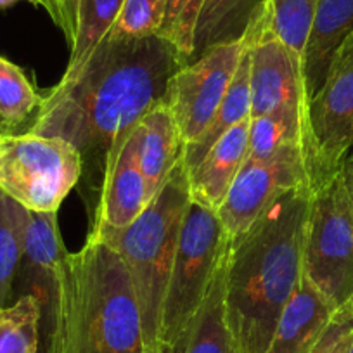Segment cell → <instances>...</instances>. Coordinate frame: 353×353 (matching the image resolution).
Here are the masks:
<instances>
[{
  "label": "cell",
  "instance_id": "1",
  "mask_svg": "<svg viewBox=\"0 0 353 353\" xmlns=\"http://www.w3.org/2000/svg\"><path fill=\"white\" fill-rule=\"evenodd\" d=\"M185 59L161 35L106 39L74 80L43 97L28 132L70 142L81 158L80 191L96 219L104 181L139 121L166 99L170 80Z\"/></svg>",
  "mask_w": 353,
  "mask_h": 353
},
{
  "label": "cell",
  "instance_id": "2",
  "mask_svg": "<svg viewBox=\"0 0 353 353\" xmlns=\"http://www.w3.org/2000/svg\"><path fill=\"white\" fill-rule=\"evenodd\" d=\"M310 185L291 189L232 239L225 321L237 353H265L281 314L303 279Z\"/></svg>",
  "mask_w": 353,
  "mask_h": 353
},
{
  "label": "cell",
  "instance_id": "3",
  "mask_svg": "<svg viewBox=\"0 0 353 353\" xmlns=\"http://www.w3.org/2000/svg\"><path fill=\"white\" fill-rule=\"evenodd\" d=\"M49 353H145L141 310L118 251L88 241L57 276Z\"/></svg>",
  "mask_w": 353,
  "mask_h": 353
},
{
  "label": "cell",
  "instance_id": "4",
  "mask_svg": "<svg viewBox=\"0 0 353 353\" xmlns=\"http://www.w3.org/2000/svg\"><path fill=\"white\" fill-rule=\"evenodd\" d=\"M189 203V172L182 156L144 212L120 234L101 241L118 251L128 270L141 310L145 353L161 350L163 303Z\"/></svg>",
  "mask_w": 353,
  "mask_h": 353
},
{
  "label": "cell",
  "instance_id": "5",
  "mask_svg": "<svg viewBox=\"0 0 353 353\" xmlns=\"http://www.w3.org/2000/svg\"><path fill=\"white\" fill-rule=\"evenodd\" d=\"M230 243L216 212L196 201L189 203L163 303L161 348L184 352L192 322Z\"/></svg>",
  "mask_w": 353,
  "mask_h": 353
},
{
  "label": "cell",
  "instance_id": "6",
  "mask_svg": "<svg viewBox=\"0 0 353 353\" xmlns=\"http://www.w3.org/2000/svg\"><path fill=\"white\" fill-rule=\"evenodd\" d=\"M81 158L59 137L0 132V192L32 212H57L80 184Z\"/></svg>",
  "mask_w": 353,
  "mask_h": 353
},
{
  "label": "cell",
  "instance_id": "7",
  "mask_svg": "<svg viewBox=\"0 0 353 353\" xmlns=\"http://www.w3.org/2000/svg\"><path fill=\"white\" fill-rule=\"evenodd\" d=\"M303 276L334 305L353 294V208L341 173L312 191Z\"/></svg>",
  "mask_w": 353,
  "mask_h": 353
},
{
  "label": "cell",
  "instance_id": "8",
  "mask_svg": "<svg viewBox=\"0 0 353 353\" xmlns=\"http://www.w3.org/2000/svg\"><path fill=\"white\" fill-rule=\"evenodd\" d=\"M353 149V33L336 52L324 85L308 104L303 154L312 191L329 182Z\"/></svg>",
  "mask_w": 353,
  "mask_h": 353
},
{
  "label": "cell",
  "instance_id": "9",
  "mask_svg": "<svg viewBox=\"0 0 353 353\" xmlns=\"http://www.w3.org/2000/svg\"><path fill=\"white\" fill-rule=\"evenodd\" d=\"M246 39L222 43L182 66L170 80L166 104L184 144L194 142L215 118L239 64Z\"/></svg>",
  "mask_w": 353,
  "mask_h": 353
},
{
  "label": "cell",
  "instance_id": "10",
  "mask_svg": "<svg viewBox=\"0 0 353 353\" xmlns=\"http://www.w3.org/2000/svg\"><path fill=\"white\" fill-rule=\"evenodd\" d=\"M301 185H310L301 149H291L267 161L246 159L216 215L230 239H236L277 198Z\"/></svg>",
  "mask_w": 353,
  "mask_h": 353
},
{
  "label": "cell",
  "instance_id": "11",
  "mask_svg": "<svg viewBox=\"0 0 353 353\" xmlns=\"http://www.w3.org/2000/svg\"><path fill=\"white\" fill-rule=\"evenodd\" d=\"M250 43L251 118L281 108H298L305 114L301 59L277 37L270 6L246 33Z\"/></svg>",
  "mask_w": 353,
  "mask_h": 353
},
{
  "label": "cell",
  "instance_id": "12",
  "mask_svg": "<svg viewBox=\"0 0 353 353\" xmlns=\"http://www.w3.org/2000/svg\"><path fill=\"white\" fill-rule=\"evenodd\" d=\"M144 175L139 166L135 128L121 145L97 206L96 219L88 225V241H106L127 229L148 206Z\"/></svg>",
  "mask_w": 353,
  "mask_h": 353
},
{
  "label": "cell",
  "instance_id": "13",
  "mask_svg": "<svg viewBox=\"0 0 353 353\" xmlns=\"http://www.w3.org/2000/svg\"><path fill=\"white\" fill-rule=\"evenodd\" d=\"M57 212H32L28 210L23 251L16 284L21 283L25 294H33L43 308L52 310L57 276L68 251L61 241ZM14 284V288H16Z\"/></svg>",
  "mask_w": 353,
  "mask_h": 353
},
{
  "label": "cell",
  "instance_id": "14",
  "mask_svg": "<svg viewBox=\"0 0 353 353\" xmlns=\"http://www.w3.org/2000/svg\"><path fill=\"white\" fill-rule=\"evenodd\" d=\"M353 33V0H319L301 56L305 117L324 85L336 52Z\"/></svg>",
  "mask_w": 353,
  "mask_h": 353
},
{
  "label": "cell",
  "instance_id": "15",
  "mask_svg": "<svg viewBox=\"0 0 353 353\" xmlns=\"http://www.w3.org/2000/svg\"><path fill=\"white\" fill-rule=\"evenodd\" d=\"M250 120L241 121L225 132L223 137L206 152L203 161L189 173L191 201L199 203L213 212L222 206L230 185L248 159Z\"/></svg>",
  "mask_w": 353,
  "mask_h": 353
},
{
  "label": "cell",
  "instance_id": "16",
  "mask_svg": "<svg viewBox=\"0 0 353 353\" xmlns=\"http://www.w3.org/2000/svg\"><path fill=\"white\" fill-rule=\"evenodd\" d=\"M135 132L139 166L144 175L148 199L151 201L182 159L185 144L166 101L152 106L139 121Z\"/></svg>",
  "mask_w": 353,
  "mask_h": 353
},
{
  "label": "cell",
  "instance_id": "17",
  "mask_svg": "<svg viewBox=\"0 0 353 353\" xmlns=\"http://www.w3.org/2000/svg\"><path fill=\"white\" fill-rule=\"evenodd\" d=\"M338 308L303 276L284 307L265 353H308Z\"/></svg>",
  "mask_w": 353,
  "mask_h": 353
},
{
  "label": "cell",
  "instance_id": "18",
  "mask_svg": "<svg viewBox=\"0 0 353 353\" xmlns=\"http://www.w3.org/2000/svg\"><path fill=\"white\" fill-rule=\"evenodd\" d=\"M269 6L270 0H205L196 25L191 61L212 47L243 40Z\"/></svg>",
  "mask_w": 353,
  "mask_h": 353
},
{
  "label": "cell",
  "instance_id": "19",
  "mask_svg": "<svg viewBox=\"0 0 353 353\" xmlns=\"http://www.w3.org/2000/svg\"><path fill=\"white\" fill-rule=\"evenodd\" d=\"M246 39V37H244ZM251 118V92H250V43H244L243 54H241L239 64L234 73L232 81L227 88L225 97L216 111L215 118L208 125L205 132L196 139L194 142L184 148V161L188 166V172L191 173L206 152L223 137L225 132L236 127L237 123Z\"/></svg>",
  "mask_w": 353,
  "mask_h": 353
},
{
  "label": "cell",
  "instance_id": "20",
  "mask_svg": "<svg viewBox=\"0 0 353 353\" xmlns=\"http://www.w3.org/2000/svg\"><path fill=\"white\" fill-rule=\"evenodd\" d=\"M229 256L230 248L220 261L208 294L192 322L182 353H237L225 321V277Z\"/></svg>",
  "mask_w": 353,
  "mask_h": 353
},
{
  "label": "cell",
  "instance_id": "21",
  "mask_svg": "<svg viewBox=\"0 0 353 353\" xmlns=\"http://www.w3.org/2000/svg\"><path fill=\"white\" fill-rule=\"evenodd\" d=\"M305 114L298 108H281L250 120L248 161H267L291 149L303 151Z\"/></svg>",
  "mask_w": 353,
  "mask_h": 353
},
{
  "label": "cell",
  "instance_id": "22",
  "mask_svg": "<svg viewBox=\"0 0 353 353\" xmlns=\"http://www.w3.org/2000/svg\"><path fill=\"white\" fill-rule=\"evenodd\" d=\"M123 0H80L77 16V35L71 43V57L61 81H71L80 74L85 63L101 46L121 11Z\"/></svg>",
  "mask_w": 353,
  "mask_h": 353
},
{
  "label": "cell",
  "instance_id": "23",
  "mask_svg": "<svg viewBox=\"0 0 353 353\" xmlns=\"http://www.w3.org/2000/svg\"><path fill=\"white\" fill-rule=\"evenodd\" d=\"M28 210L0 192V310L14 296Z\"/></svg>",
  "mask_w": 353,
  "mask_h": 353
},
{
  "label": "cell",
  "instance_id": "24",
  "mask_svg": "<svg viewBox=\"0 0 353 353\" xmlns=\"http://www.w3.org/2000/svg\"><path fill=\"white\" fill-rule=\"evenodd\" d=\"M42 305L23 294L0 310V353H39Z\"/></svg>",
  "mask_w": 353,
  "mask_h": 353
},
{
  "label": "cell",
  "instance_id": "25",
  "mask_svg": "<svg viewBox=\"0 0 353 353\" xmlns=\"http://www.w3.org/2000/svg\"><path fill=\"white\" fill-rule=\"evenodd\" d=\"M40 103L42 97L19 66L0 56V130L18 134L16 130L35 117Z\"/></svg>",
  "mask_w": 353,
  "mask_h": 353
},
{
  "label": "cell",
  "instance_id": "26",
  "mask_svg": "<svg viewBox=\"0 0 353 353\" xmlns=\"http://www.w3.org/2000/svg\"><path fill=\"white\" fill-rule=\"evenodd\" d=\"M319 0H270L272 28L301 59Z\"/></svg>",
  "mask_w": 353,
  "mask_h": 353
},
{
  "label": "cell",
  "instance_id": "27",
  "mask_svg": "<svg viewBox=\"0 0 353 353\" xmlns=\"http://www.w3.org/2000/svg\"><path fill=\"white\" fill-rule=\"evenodd\" d=\"M205 0H166L165 16L158 35L168 40L191 63L194 50V32Z\"/></svg>",
  "mask_w": 353,
  "mask_h": 353
},
{
  "label": "cell",
  "instance_id": "28",
  "mask_svg": "<svg viewBox=\"0 0 353 353\" xmlns=\"http://www.w3.org/2000/svg\"><path fill=\"white\" fill-rule=\"evenodd\" d=\"M166 0H123L118 19L108 33L110 39H141L156 35L161 28Z\"/></svg>",
  "mask_w": 353,
  "mask_h": 353
},
{
  "label": "cell",
  "instance_id": "29",
  "mask_svg": "<svg viewBox=\"0 0 353 353\" xmlns=\"http://www.w3.org/2000/svg\"><path fill=\"white\" fill-rule=\"evenodd\" d=\"M353 331V312L348 305L338 308L334 317L324 329L308 353H341L350 332Z\"/></svg>",
  "mask_w": 353,
  "mask_h": 353
},
{
  "label": "cell",
  "instance_id": "30",
  "mask_svg": "<svg viewBox=\"0 0 353 353\" xmlns=\"http://www.w3.org/2000/svg\"><path fill=\"white\" fill-rule=\"evenodd\" d=\"M78 2L80 0H50V18L61 28L63 35L71 43L74 42L77 35V16H78Z\"/></svg>",
  "mask_w": 353,
  "mask_h": 353
},
{
  "label": "cell",
  "instance_id": "31",
  "mask_svg": "<svg viewBox=\"0 0 353 353\" xmlns=\"http://www.w3.org/2000/svg\"><path fill=\"white\" fill-rule=\"evenodd\" d=\"M339 173L343 176V182H345L346 192L350 196V201H352V208H353V149L348 152V156L343 161L341 168H339Z\"/></svg>",
  "mask_w": 353,
  "mask_h": 353
},
{
  "label": "cell",
  "instance_id": "32",
  "mask_svg": "<svg viewBox=\"0 0 353 353\" xmlns=\"http://www.w3.org/2000/svg\"><path fill=\"white\" fill-rule=\"evenodd\" d=\"M16 2H30V4L33 6H40V8L46 9L47 12H50V8H52L50 0H0V9L11 8V6H14Z\"/></svg>",
  "mask_w": 353,
  "mask_h": 353
},
{
  "label": "cell",
  "instance_id": "33",
  "mask_svg": "<svg viewBox=\"0 0 353 353\" xmlns=\"http://www.w3.org/2000/svg\"><path fill=\"white\" fill-rule=\"evenodd\" d=\"M341 353H353V331L350 332V336H348V339H346L345 346H343Z\"/></svg>",
  "mask_w": 353,
  "mask_h": 353
},
{
  "label": "cell",
  "instance_id": "34",
  "mask_svg": "<svg viewBox=\"0 0 353 353\" xmlns=\"http://www.w3.org/2000/svg\"><path fill=\"white\" fill-rule=\"evenodd\" d=\"M39 353H49V352H47V345H46V346H42V343H40V350H39Z\"/></svg>",
  "mask_w": 353,
  "mask_h": 353
},
{
  "label": "cell",
  "instance_id": "35",
  "mask_svg": "<svg viewBox=\"0 0 353 353\" xmlns=\"http://www.w3.org/2000/svg\"><path fill=\"white\" fill-rule=\"evenodd\" d=\"M346 305H348V307L352 308V312H353V294H352V298H350V301H348V303H346Z\"/></svg>",
  "mask_w": 353,
  "mask_h": 353
},
{
  "label": "cell",
  "instance_id": "36",
  "mask_svg": "<svg viewBox=\"0 0 353 353\" xmlns=\"http://www.w3.org/2000/svg\"><path fill=\"white\" fill-rule=\"evenodd\" d=\"M158 353H172V352H170V350H166V348H161Z\"/></svg>",
  "mask_w": 353,
  "mask_h": 353
},
{
  "label": "cell",
  "instance_id": "37",
  "mask_svg": "<svg viewBox=\"0 0 353 353\" xmlns=\"http://www.w3.org/2000/svg\"><path fill=\"white\" fill-rule=\"evenodd\" d=\"M0 132H2V130H0Z\"/></svg>",
  "mask_w": 353,
  "mask_h": 353
}]
</instances>
